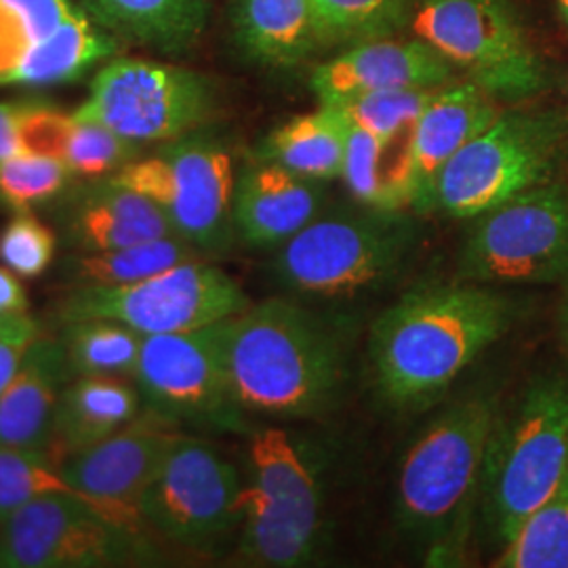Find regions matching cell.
<instances>
[{"mask_svg":"<svg viewBox=\"0 0 568 568\" xmlns=\"http://www.w3.org/2000/svg\"><path fill=\"white\" fill-rule=\"evenodd\" d=\"M499 114L497 100L476 82H448L438 89L415 133L413 209L417 213L436 211V187L445 166Z\"/></svg>","mask_w":568,"mask_h":568,"instance_id":"21","label":"cell"},{"mask_svg":"<svg viewBox=\"0 0 568 568\" xmlns=\"http://www.w3.org/2000/svg\"><path fill=\"white\" fill-rule=\"evenodd\" d=\"M49 495H70L89 501L63 478L60 464L47 450L0 445V523Z\"/></svg>","mask_w":568,"mask_h":568,"instance_id":"32","label":"cell"},{"mask_svg":"<svg viewBox=\"0 0 568 568\" xmlns=\"http://www.w3.org/2000/svg\"><path fill=\"white\" fill-rule=\"evenodd\" d=\"M459 278L478 284L567 283L568 185H535L474 217Z\"/></svg>","mask_w":568,"mask_h":568,"instance_id":"10","label":"cell"},{"mask_svg":"<svg viewBox=\"0 0 568 568\" xmlns=\"http://www.w3.org/2000/svg\"><path fill=\"white\" fill-rule=\"evenodd\" d=\"M499 413L495 392H469L438 415L406 453L396 516L432 567H455L466 558L488 440Z\"/></svg>","mask_w":568,"mask_h":568,"instance_id":"3","label":"cell"},{"mask_svg":"<svg viewBox=\"0 0 568 568\" xmlns=\"http://www.w3.org/2000/svg\"><path fill=\"white\" fill-rule=\"evenodd\" d=\"M42 333L44 326L30 312L0 316V394L16 377L26 354Z\"/></svg>","mask_w":568,"mask_h":568,"instance_id":"38","label":"cell"},{"mask_svg":"<svg viewBox=\"0 0 568 568\" xmlns=\"http://www.w3.org/2000/svg\"><path fill=\"white\" fill-rule=\"evenodd\" d=\"M323 488L305 453L278 427L248 443L239 554L257 567L307 565L321 546Z\"/></svg>","mask_w":568,"mask_h":568,"instance_id":"6","label":"cell"},{"mask_svg":"<svg viewBox=\"0 0 568 568\" xmlns=\"http://www.w3.org/2000/svg\"><path fill=\"white\" fill-rule=\"evenodd\" d=\"M74 116V114H72ZM142 156V143L131 142L102 122L74 119L63 163L74 180H100L119 173Z\"/></svg>","mask_w":568,"mask_h":568,"instance_id":"34","label":"cell"},{"mask_svg":"<svg viewBox=\"0 0 568 568\" xmlns=\"http://www.w3.org/2000/svg\"><path fill=\"white\" fill-rule=\"evenodd\" d=\"M568 474V379L546 377L499 413L488 440L478 511L504 549Z\"/></svg>","mask_w":568,"mask_h":568,"instance_id":"4","label":"cell"},{"mask_svg":"<svg viewBox=\"0 0 568 568\" xmlns=\"http://www.w3.org/2000/svg\"><path fill=\"white\" fill-rule=\"evenodd\" d=\"M163 209L175 234L199 253H225L234 227V154L222 140L201 131L164 142L110 175Z\"/></svg>","mask_w":568,"mask_h":568,"instance_id":"9","label":"cell"},{"mask_svg":"<svg viewBox=\"0 0 568 568\" xmlns=\"http://www.w3.org/2000/svg\"><path fill=\"white\" fill-rule=\"evenodd\" d=\"M182 438L180 427L142 408L114 436L68 457L60 466L61 474L112 523L152 537L140 509L143 493Z\"/></svg>","mask_w":568,"mask_h":568,"instance_id":"17","label":"cell"},{"mask_svg":"<svg viewBox=\"0 0 568 568\" xmlns=\"http://www.w3.org/2000/svg\"><path fill=\"white\" fill-rule=\"evenodd\" d=\"M251 305L222 267L196 260L121 286H72L55 314L61 323L108 318L142 335L185 333L215 325Z\"/></svg>","mask_w":568,"mask_h":568,"instance_id":"11","label":"cell"},{"mask_svg":"<svg viewBox=\"0 0 568 568\" xmlns=\"http://www.w3.org/2000/svg\"><path fill=\"white\" fill-rule=\"evenodd\" d=\"M224 323L185 333L143 335L133 375L143 410L178 427L244 429V410L234 400L225 368Z\"/></svg>","mask_w":568,"mask_h":568,"instance_id":"14","label":"cell"},{"mask_svg":"<svg viewBox=\"0 0 568 568\" xmlns=\"http://www.w3.org/2000/svg\"><path fill=\"white\" fill-rule=\"evenodd\" d=\"M87 16L119 41L166 55L190 51L206 30L211 0H79Z\"/></svg>","mask_w":568,"mask_h":568,"instance_id":"25","label":"cell"},{"mask_svg":"<svg viewBox=\"0 0 568 568\" xmlns=\"http://www.w3.org/2000/svg\"><path fill=\"white\" fill-rule=\"evenodd\" d=\"M55 203L61 243L74 253H100L178 236L159 204L114 178L70 183Z\"/></svg>","mask_w":568,"mask_h":568,"instance_id":"19","label":"cell"},{"mask_svg":"<svg viewBox=\"0 0 568 568\" xmlns=\"http://www.w3.org/2000/svg\"><path fill=\"white\" fill-rule=\"evenodd\" d=\"M558 2V9H560V16H562V20L568 23V0H556Z\"/></svg>","mask_w":568,"mask_h":568,"instance_id":"42","label":"cell"},{"mask_svg":"<svg viewBox=\"0 0 568 568\" xmlns=\"http://www.w3.org/2000/svg\"><path fill=\"white\" fill-rule=\"evenodd\" d=\"M560 335H562V345L568 356V281L565 283V300L560 305Z\"/></svg>","mask_w":568,"mask_h":568,"instance_id":"41","label":"cell"},{"mask_svg":"<svg viewBox=\"0 0 568 568\" xmlns=\"http://www.w3.org/2000/svg\"><path fill=\"white\" fill-rule=\"evenodd\" d=\"M567 150L565 112H501L445 166L436 187V209L457 220H474L554 180Z\"/></svg>","mask_w":568,"mask_h":568,"instance_id":"7","label":"cell"},{"mask_svg":"<svg viewBox=\"0 0 568 568\" xmlns=\"http://www.w3.org/2000/svg\"><path fill=\"white\" fill-rule=\"evenodd\" d=\"M495 567L568 568V474L499 551Z\"/></svg>","mask_w":568,"mask_h":568,"instance_id":"30","label":"cell"},{"mask_svg":"<svg viewBox=\"0 0 568 568\" xmlns=\"http://www.w3.org/2000/svg\"><path fill=\"white\" fill-rule=\"evenodd\" d=\"M196 255L199 251L180 236H164L100 253H72L61 272L72 286H121L161 274Z\"/></svg>","mask_w":568,"mask_h":568,"instance_id":"28","label":"cell"},{"mask_svg":"<svg viewBox=\"0 0 568 568\" xmlns=\"http://www.w3.org/2000/svg\"><path fill=\"white\" fill-rule=\"evenodd\" d=\"M234 37L251 60L293 68L328 44L312 0H234Z\"/></svg>","mask_w":568,"mask_h":568,"instance_id":"24","label":"cell"},{"mask_svg":"<svg viewBox=\"0 0 568 568\" xmlns=\"http://www.w3.org/2000/svg\"><path fill=\"white\" fill-rule=\"evenodd\" d=\"M217 84L206 74L140 58L108 61L74 119L102 122L138 143L173 142L201 131L217 112Z\"/></svg>","mask_w":568,"mask_h":568,"instance_id":"12","label":"cell"},{"mask_svg":"<svg viewBox=\"0 0 568 568\" xmlns=\"http://www.w3.org/2000/svg\"><path fill=\"white\" fill-rule=\"evenodd\" d=\"M415 133L417 124L389 135L349 129L342 178L358 203L379 211L413 206Z\"/></svg>","mask_w":568,"mask_h":568,"instance_id":"26","label":"cell"},{"mask_svg":"<svg viewBox=\"0 0 568 568\" xmlns=\"http://www.w3.org/2000/svg\"><path fill=\"white\" fill-rule=\"evenodd\" d=\"M326 42L389 39L406 28L417 0H312Z\"/></svg>","mask_w":568,"mask_h":568,"instance_id":"31","label":"cell"},{"mask_svg":"<svg viewBox=\"0 0 568 568\" xmlns=\"http://www.w3.org/2000/svg\"><path fill=\"white\" fill-rule=\"evenodd\" d=\"M58 241V232L30 211L16 213L0 230V262L20 278H37L53 264Z\"/></svg>","mask_w":568,"mask_h":568,"instance_id":"36","label":"cell"},{"mask_svg":"<svg viewBox=\"0 0 568 568\" xmlns=\"http://www.w3.org/2000/svg\"><path fill=\"white\" fill-rule=\"evenodd\" d=\"M352 124L342 108L323 105L310 114L295 116L270 133L262 150V161L316 182L342 178L345 150Z\"/></svg>","mask_w":568,"mask_h":568,"instance_id":"27","label":"cell"},{"mask_svg":"<svg viewBox=\"0 0 568 568\" xmlns=\"http://www.w3.org/2000/svg\"><path fill=\"white\" fill-rule=\"evenodd\" d=\"M60 342L74 377H133L142 352V333L108 318L61 323Z\"/></svg>","mask_w":568,"mask_h":568,"instance_id":"29","label":"cell"},{"mask_svg":"<svg viewBox=\"0 0 568 568\" xmlns=\"http://www.w3.org/2000/svg\"><path fill=\"white\" fill-rule=\"evenodd\" d=\"M74 180L60 159L20 152L0 161V206L28 213L42 204L55 203Z\"/></svg>","mask_w":568,"mask_h":568,"instance_id":"33","label":"cell"},{"mask_svg":"<svg viewBox=\"0 0 568 568\" xmlns=\"http://www.w3.org/2000/svg\"><path fill=\"white\" fill-rule=\"evenodd\" d=\"M224 354L230 387L244 415H323L347 379L344 325L283 297L251 304L227 318Z\"/></svg>","mask_w":568,"mask_h":568,"instance_id":"2","label":"cell"},{"mask_svg":"<svg viewBox=\"0 0 568 568\" xmlns=\"http://www.w3.org/2000/svg\"><path fill=\"white\" fill-rule=\"evenodd\" d=\"M70 379L60 335L44 331L0 394V445L47 450L61 389Z\"/></svg>","mask_w":568,"mask_h":568,"instance_id":"22","label":"cell"},{"mask_svg":"<svg viewBox=\"0 0 568 568\" xmlns=\"http://www.w3.org/2000/svg\"><path fill=\"white\" fill-rule=\"evenodd\" d=\"M119 49L79 0H0V87L79 81Z\"/></svg>","mask_w":568,"mask_h":568,"instance_id":"16","label":"cell"},{"mask_svg":"<svg viewBox=\"0 0 568 568\" xmlns=\"http://www.w3.org/2000/svg\"><path fill=\"white\" fill-rule=\"evenodd\" d=\"M26 100L0 102V161L21 152L20 122Z\"/></svg>","mask_w":568,"mask_h":568,"instance_id":"39","label":"cell"},{"mask_svg":"<svg viewBox=\"0 0 568 568\" xmlns=\"http://www.w3.org/2000/svg\"><path fill=\"white\" fill-rule=\"evenodd\" d=\"M74 116L41 100H26L20 122L21 152L63 161Z\"/></svg>","mask_w":568,"mask_h":568,"instance_id":"37","label":"cell"},{"mask_svg":"<svg viewBox=\"0 0 568 568\" xmlns=\"http://www.w3.org/2000/svg\"><path fill=\"white\" fill-rule=\"evenodd\" d=\"M518 314L520 304L490 284L462 281L413 288L371 328L375 387L400 408L436 400L508 333Z\"/></svg>","mask_w":568,"mask_h":568,"instance_id":"1","label":"cell"},{"mask_svg":"<svg viewBox=\"0 0 568 568\" xmlns=\"http://www.w3.org/2000/svg\"><path fill=\"white\" fill-rule=\"evenodd\" d=\"M455 79V65L424 39H375L356 42L345 53L318 65L312 91L323 105L392 89H434Z\"/></svg>","mask_w":568,"mask_h":568,"instance_id":"18","label":"cell"},{"mask_svg":"<svg viewBox=\"0 0 568 568\" xmlns=\"http://www.w3.org/2000/svg\"><path fill=\"white\" fill-rule=\"evenodd\" d=\"M438 89L440 87L379 91L339 103L337 108L344 110L352 126H358L373 135H389L415 126Z\"/></svg>","mask_w":568,"mask_h":568,"instance_id":"35","label":"cell"},{"mask_svg":"<svg viewBox=\"0 0 568 568\" xmlns=\"http://www.w3.org/2000/svg\"><path fill=\"white\" fill-rule=\"evenodd\" d=\"M243 487L225 457L183 434L143 493V525L169 544L211 554L241 528Z\"/></svg>","mask_w":568,"mask_h":568,"instance_id":"13","label":"cell"},{"mask_svg":"<svg viewBox=\"0 0 568 568\" xmlns=\"http://www.w3.org/2000/svg\"><path fill=\"white\" fill-rule=\"evenodd\" d=\"M26 312H30V304L20 276L7 265H0V316Z\"/></svg>","mask_w":568,"mask_h":568,"instance_id":"40","label":"cell"},{"mask_svg":"<svg viewBox=\"0 0 568 568\" xmlns=\"http://www.w3.org/2000/svg\"><path fill=\"white\" fill-rule=\"evenodd\" d=\"M413 30L495 100L525 102L551 84L511 0H417Z\"/></svg>","mask_w":568,"mask_h":568,"instance_id":"8","label":"cell"},{"mask_svg":"<svg viewBox=\"0 0 568 568\" xmlns=\"http://www.w3.org/2000/svg\"><path fill=\"white\" fill-rule=\"evenodd\" d=\"M325 206L321 182L297 175L281 164H248L236 178L234 227L236 236L253 248H281Z\"/></svg>","mask_w":568,"mask_h":568,"instance_id":"20","label":"cell"},{"mask_svg":"<svg viewBox=\"0 0 568 568\" xmlns=\"http://www.w3.org/2000/svg\"><path fill=\"white\" fill-rule=\"evenodd\" d=\"M156 558L150 535L112 523L89 501L49 495L0 523V568H105Z\"/></svg>","mask_w":568,"mask_h":568,"instance_id":"15","label":"cell"},{"mask_svg":"<svg viewBox=\"0 0 568 568\" xmlns=\"http://www.w3.org/2000/svg\"><path fill=\"white\" fill-rule=\"evenodd\" d=\"M417 244L403 211L318 215L278 248L274 276L297 295L347 297L392 281Z\"/></svg>","mask_w":568,"mask_h":568,"instance_id":"5","label":"cell"},{"mask_svg":"<svg viewBox=\"0 0 568 568\" xmlns=\"http://www.w3.org/2000/svg\"><path fill=\"white\" fill-rule=\"evenodd\" d=\"M142 408L140 389L124 377H74L61 389L47 453L61 466L121 432Z\"/></svg>","mask_w":568,"mask_h":568,"instance_id":"23","label":"cell"}]
</instances>
